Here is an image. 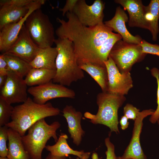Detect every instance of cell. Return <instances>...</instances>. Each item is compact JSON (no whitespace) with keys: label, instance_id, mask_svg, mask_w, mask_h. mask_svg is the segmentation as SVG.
I'll return each instance as SVG.
<instances>
[{"label":"cell","instance_id":"30","mask_svg":"<svg viewBox=\"0 0 159 159\" xmlns=\"http://www.w3.org/2000/svg\"><path fill=\"white\" fill-rule=\"evenodd\" d=\"M140 109L132 105L127 103L123 108V114L128 119L135 121L140 112Z\"/></svg>","mask_w":159,"mask_h":159},{"label":"cell","instance_id":"16","mask_svg":"<svg viewBox=\"0 0 159 159\" xmlns=\"http://www.w3.org/2000/svg\"><path fill=\"white\" fill-rule=\"evenodd\" d=\"M126 10L129 18L128 24L130 27H137L149 30V25L145 16V6L140 0H115Z\"/></svg>","mask_w":159,"mask_h":159},{"label":"cell","instance_id":"37","mask_svg":"<svg viewBox=\"0 0 159 159\" xmlns=\"http://www.w3.org/2000/svg\"><path fill=\"white\" fill-rule=\"evenodd\" d=\"M92 159H99L96 153H93L92 155Z\"/></svg>","mask_w":159,"mask_h":159},{"label":"cell","instance_id":"21","mask_svg":"<svg viewBox=\"0 0 159 159\" xmlns=\"http://www.w3.org/2000/svg\"><path fill=\"white\" fill-rule=\"evenodd\" d=\"M8 153L9 159H30L25 150L21 136L16 131L9 128L8 130Z\"/></svg>","mask_w":159,"mask_h":159},{"label":"cell","instance_id":"4","mask_svg":"<svg viewBox=\"0 0 159 159\" xmlns=\"http://www.w3.org/2000/svg\"><path fill=\"white\" fill-rule=\"evenodd\" d=\"M126 100L124 95L107 92L99 93L97 97V113L95 115L86 112L84 117L94 124L103 125L108 127L110 130L109 135L112 132L119 134L118 110Z\"/></svg>","mask_w":159,"mask_h":159},{"label":"cell","instance_id":"39","mask_svg":"<svg viewBox=\"0 0 159 159\" xmlns=\"http://www.w3.org/2000/svg\"><path fill=\"white\" fill-rule=\"evenodd\" d=\"M76 159H87L86 158H80L79 157H77ZM99 159H101V158H99Z\"/></svg>","mask_w":159,"mask_h":159},{"label":"cell","instance_id":"38","mask_svg":"<svg viewBox=\"0 0 159 159\" xmlns=\"http://www.w3.org/2000/svg\"><path fill=\"white\" fill-rule=\"evenodd\" d=\"M0 159H9L7 157H0Z\"/></svg>","mask_w":159,"mask_h":159},{"label":"cell","instance_id":"19","mask_svg":"<svg viewBox=\"0 0 159 159\" xmlns=\"http://www.w3.org/2000/svg\"><path fill=\"white\" fill-rule=\"evenodd\" d=\"M68 138V137L66 134L62 133L55 144L52 145H46L45 148L54 156L66 157L69 155H72L80 158H85L88 159L89 158L90 152H85L83 150H74L70 148L67 142Z\"/></svg>","mask_w":159,"mask_h":159},{"label":"cell","instance_id":"32","mask_svg":"<svg viewBox=\"0 0 159 159\" xmlns=\"http://www.w3.org/2000/svg\"><path fill=\"white\" fill-rule=\"evenodd\" d=\"M78 0H67L64 6L60 8L59 10L64 16L68 12H72Z\"/></svg>","mask_w":159,"mask_h":159},{"label":"cell","instance_id":"15","mask_svg":"<svg viewBox=\"0 0 159 159\" xmlns=\"http://www.w3.org/2000/svg\"><path fill=\"white\" fill-rule=\"evenodd\" d=\"M39 49L31 38L24 24L16 41L2 54L16 56L30 63L35 57Z\"/></svg>","mask_w":159,"mask_h":159},{"label":"cell","instance_id":"9","mask_svg":"<svg viewBox=\"0 0 159 159\" xmlns=\"http://www.w3.org/2000/svg\"><path fill=\"white\" fill-rule=\"evenodd\" d=\"M52 81L44 84L31 87L27 92L33 97L35 102L44 104L50 100L58 98H74V91L65 86L53 83Z\"/></svg>","mask_w":159,"mask_h":159},{"label":"cell","instance_id":"3","mask_svg":"<svg viewBox=\"0 0 159 159\" xmlns=\"http://www.w3.org/2000/svg\"><path fill=\"white\" fill-rule=\"evenodd\" d=\"M54 43L58 53L53 82L69 86L73 82L83 78L84 74L77 63L72 42L67 38H58Z\"/></svg>","mask_w":159,"mask_h":159},{"label":"cell","instance_id":"8","mask_svg":"<svg viewBox=\"0 0 159 159\" xmlns=\"http://www.w3.org/2000/svg\"><path fill=\"white\" fill-rule=\"evenodd\" d=\"M105 6L101 0H95L90 5L85 0H78L72 12L83 25L94 27L104 23Z\"/></svg>","mask_w":159,"mask_h":159},{"label":"cell","instance_id":"36","mask_svg":"<svg viewBox=\"0 0 159 159\" xmlns=\"http://www.w3.org/2000/svg\"><path fill=\"white\" fill-rule=\"evenodd\" d=\"M7 77V75H0V88L1 89L4 85Z\"/></svg>","mask_w":159,"mask_h":159},{"label":"cell","instance_id":"26","mask_svg":"<svg viewBox=\"0 0 159 159\" xmlns=\"http://www.w3.org/2000/svg\"><path fill=\"white\" fill-rule=\"evenodd\" d=\"M14 108L0 96V127L6 125L10 122Z\"/></svg>","mask_w":159,"mask_h":159},{"label":"cell","instance_id":"20","mask_svg":"<svg viewBox=\"0 0 159 159\" xmlns=\"http://www.w3.org/2000/svg\"><path fill=\"white\" fill-rule=\"evenodd\" d=\"M56 47L40 48L33 60L30 62L32 67L56 70L55 60L57 55Z\"/></svg>","mask_w":159,"mask_h":159},{"label":"cell","instance_id":"23","mask_svg":"<svg viewBox=\"0 0 159 159\" xmlns=\"http://www.w3.org/2000/svg\"><path fill=\"white\" fill-rule=\"evenodd\" d=\"M78 65L80 68L87 73L95 80L101 87L102 92H107L108 77L105 65L90 63L80 64Z\"/></svg>","mask_w":159,"mask_h":159},{"label":"cell","instance_id":"6","mask_svg":"<svg viewBox=\"0 0 159 159\" xmlns=\"http://www.w3.org/2000/svg\"><path fill=\"white\" fill-rule=\"evenodd\" d=\"M24 25L34 43L40 48L52 47L55 39L53 25L40 8L32 12Z\"/></svg>","mask_w":159,"mask_h":159},{"label":"cell","instance_id":"40","mask_svg":"<svg viewBox=\"0 0 159 159\" xmlns=\"http://www.w3.org/2000/svg\"><path fill=\"white\" fill-rule=\"evenodd\" d=\"M117 159H122L120 157V156H119L117 157Z\"/></svg>","mask_w":159,"mask_h":159},{"label":"cell","instance_id":"34","mask_svg":"<svg viewBox=\"0 0 159 159\" xmlns=\"http://www.w3.org/2000/svg\"><path fill=\"white\" fill-rule=\"evenodd\" d=\"M128 120V119L125 115L121 117L119 122L122 130H125L128 128L129 125Z\"/></svg>","mask_w":159,"mask_h":159},{"label":"cell","instance_id":"5","mask_svg":"<svg viewBox=\"0 0 159 159\" xmlns=\"http://www.w3.org/2000/svg\"><path fill=\"white\" fill-rule=\"evenodd\" d=\"M60 126L58 121L48 124L44 118L28 129L27 134L21 137V139L30 159H42V152L47 141L51 138L57 141L56 132Z\"/></svg>","mask_w":159,"mask_h":159},{"label":"cell","instance_id":"18","mask_svg":"<svg viewBox=\"0 0 159 159\" xmlns=\"http://www.w3.org/2000/svg\"><path fill=\"white\" fill-rule=\"evenodd\" d=\"M62 112L67 122L68 131L73 142L76 145L79 146L85 134L81 124L82 114L80 112L76 111L72 106L69 105L66 106Z\"/></svg>","mask_w":159,"mask_h":159},{"label":"cell","instance_id":"11","mask_svg":"<svg viewBox=\"0 0 159 159\" xmlns=\"http://www.w3.org/2000/svg\"><path fill=\"white\" fill-rule=\"evenodd\" d=\"M27 86L23 77L9 70L0 96L11 105L23 103L28 97Z\"/></svg>","mask_w":159,"mask_h":159},{"label":"cell","instance_id":"24","mask_svg":"<svg viewBox=\"0 0 159 159\" xmlns=\"http://www.w3.org/2000/svg\"><path fill=\"white\" fill-rule=\"evenodd\" d=\"M145 19L149 25V30L152 35V40L157 39L159 32V0H151L149 4L145 6Z\"/></svg>","mask_w":159,"mask_h":159},{"label":"cell","instance_id":"22","mask_svg":"<svg viewBox=\"0 0 159 159\" xmlns=\"http://www.w3.org/2000/svg\"><path fill=\"white\" fill-rule=\"evenodd\" d=\"M56 73V70L32 68L24 79L27 86L40 85L52 81Z\"/></svg>","mask_w":159,"mask_h":159},{"label":"cell","instance_id":"13","mask_svg":"<svg viewBox=\"0 0 159 159\" xmlns=\"http://www.w3.org/2000/svg\"><path fill=\"white\" fill-rule=\"evenodd\" d=\"M45 0H33L25 16L19 21L6 25L0 29V51L6 52L17 39L20 32L29 16L34 11L41 8Z\"/></svg>","mask_w":159,"mask_h":159},{"label":"cell","instance_id":"14","mask_svg":"<svg viewBox=\"0 0 159 159\" xmlns=\"http://www.w3.org/2000/svg\"><path fill=\"white\" fill-rule=\"evenodd\" d=\"M155 111L150 109L140 112L134 121L132 136L129 143L122 155L120 156L122 159H147L140 144V136L144 119L148 116L152 115Z\"/></svg>","mask_w":159,"mask_h":159},{"label":"cell","instance_id":"25","mask_svg":"<svg viewBox=\"0 0 159 159\" xmlns=\"http://www.w3.org/2000/svg\"><path fill=\"white\" fill-rule=\"evenodd\" d=\"M2 54L9 69L23 78L32 68L29 62L21 58L10 55Z\"/></svg>","mask_w":159,"mask_h":159},{"label":"cell","instance_id":"12","mask_svg":"<svg viewBox=\"0 0 159 159\" xmlns=\"http://www.w3.org/2000/svg\"><path fill=\"white\" fill-rule=\"evenodd\" d=\"M33 0H0V29L6 24L17 22L28 12Z\"/></svg>","mask_w":159,"mask_h":159},{"label":"cell","instance_id":"7","mask_svg":"<svg viewBox=\"0 0 159 159\" xmlns=\"http://www.w3.org/2000/svg\"><path fill=\"white\" fill-rule=\"evenodd\" d=\"M146 54L143 53L139 44L129 43L120 39L112 49L109 56L121 73L130 72L133 65L143 60Z\"/></svg>","mask_w":159,"mask_h":159},{"label":"cell","instance_id":"31","mask_svg":"<svg viewBox=\"0 0 159 159\" xmlns=\"http://www.w3.org/2000/svg\"><path fill=\"white\" fill-rule=\"evenodd\" d=\"M105 143L107 149L105 152L106 159H117L115 154V146L111 142L109 137L105 139Z\"/></svg>","mask_w":159,"mask_h":159},{"label":"cell","instance_id":"33","mask_svg":"<svg viewBox=\"0 0 159 159\" xmlns=\"http://www.w3.org/2000/svg\"><path fill=\"white\" fill-rule=\"evenodd\" d=\"M9 70L3 54L0 55V75H7Z\"/></svg>","mask_w":159,"mask_h":159},{"label":"cell","instance_id":"41","mask_svg":"<svg viewBox=\"0 0 159 159\" xmlns=\"http://www.w3.org/2000/svg\"><path fill=\"white\" fill-rule=\"evenodd\" d=\"M157 122H158V124L159 125V119L158 120Z\"/></svg>","mask_w":159,"mask_h":159},{"label":"cell","instance_id":"17","mask_svg":"<svg viewBox=\"0 0 159 159\" xmlns=\"http://www.w3.org/2000/svg\"><path fill=\"white\" fill-rule=\"evenodd\" d=\"M128 16L124 10L119 6L116 8L113 18L104 23L113 31L119 34L123 41L129 43L140 44L143 39L141 37L138 35H132L126 27L125 23L128 21Z\"/></svg>","mask_w":159,"mask_h":159},{"label":"cell","instance_id":"28","mask_svg":"<svg viewBox=\"0 0 159 159\" xmlns=\"http://www.w3.org/2000/svg\"><path fill=\"white\" fill-rule=\"evenodd\" d=\"M150 71L152 75L156 78L157 84V107L156 109L151 115L149 120L151 123L154 124L157 122L159 119V69L156 67H153L151 69Z\"/></svg>","mask_w":159,"mask_h":159},{"label":"cell","instance_id":"27","mask_svg":"<svg viewBox=\"0 0 159 159\" xmlns=\"http://www.w3.org/2000/svg\"><path fill=\"white\" fill-rule=\"evenodd\" d=\"M9 128L6 126L0 127V156L7 157L8 149L6 142L8 140V130Z\"/></svg>","mask_w":159,"mask_h":159},{"label":"cell","instance_id":"2","mask_svg":"<svg viewBox=\"0 0 159 159\" xmlns=\"http://www.w3.org/2000/svg\"><path fill=\"white\" fill-rule=\"evenodd\" d=\"M60 110L50 102L40 104L30 97L21 104L14 107L11 121L6 126L17 132L22 137L34 124L46 117L59 115Z\"/></svg>","mask_w":159,"mask_h":159},{"label":"cell","instance_id":"35","mask_svg":"<svg viewBox=\"0 0 159 159\" xmlns=\"http://www.w3.org/2000/svg\"><path fill=\"white\" fill-rule=\"evenodd\" d=\"M44 159H67L66 156L59 157L52 155L50 153Z\"/></svg>","mask_w":159,"mask_h":159},{"label":"cell","instance_id":"29","mask_svg":"<svg viewBox=\"0 0 159 159\" xmlns=\"http://www.w3.org/2000/svg\"><path fill=\"white\" fill-rule=\"evenodd\" d=\"M142 49L143 53L151 54L159 57V45L149 43L142 39L139 44Z\"/></svg>","mask_w":159,"mask_h":159},{"label":"cell","instance_id":"10","mask_svg":"<svg viewBox=\"0 0 159 159\" xmlns=\"http://www.w3.org/2000/svg\"><path fill=\"white\" fill-rule=\"evenodd\" d=\"M104 63L108 74L107 92L124 96L127 95L133 87L130 72H120L110 56Z\"/></svg>","mask_w":159,"mask_h":159},{"label":"cell","instance_id":"1","mask_svg":"<svg viewBox=\"0 0 159 159\" xmlns=\"http://www.w3.org/2000/svg\"><path fill=\"white\" fill-rule=\"evenodd\" d=\"M67 21L58 17L60 25L55 32L58 38H67L73 45L78 64L90 63L102 65L100 60L99 52L102 44L114 32L104 23L90 27L82 24L73 12L66 14Z\"/></svg>","mask_w":159,"mask_h":159}]
</instances>
